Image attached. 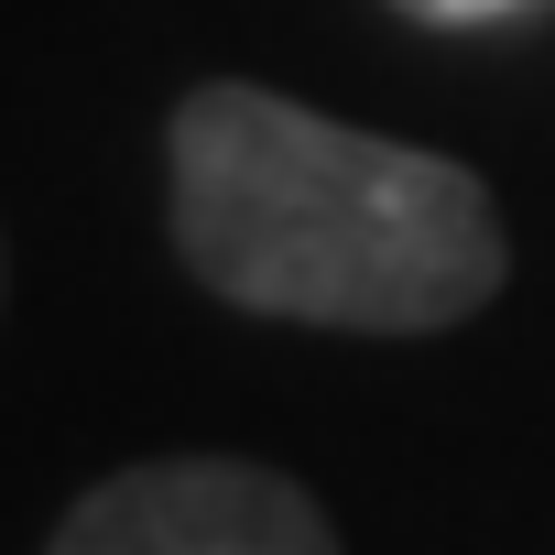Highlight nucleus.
Instances as JSON below:
<instances>
[{
	"label": "nucleus",
	"instance_id": "1",
	"mask_svg": "<svg viewBox=\"0 0 555 555\" xmlns=\"http://www.w3.org/2000/svg\"><path fill=\"white\" fill-rule=\"evenodd\" d=\"M164 218L218 306L284 327L425 338L512 284L501 207L468 164L425 142H382L250 77L175 99Z\"/></svg>",
	"mask_w": 555,
	"mask_h": 555
},
{
	"label": "nucleus",
	"instance_id": "3",
	"mask_svg": "<svg viewBox=\"0 0 555 555\" xmlns=\"http://www.w3.org/2000/svg\"><path fill=\"white\" fill-rule=\"evenodd\" d=\"M403 23H425V34H479V23H512V12H533V0H392Z\"/></svg>",
	"mask_w": 555,
	"mask_h": 555
},
{
	"label": "nucleus",
	"instance_id": "2",
	"mask_svg": "<svg viewBox=\"0 0 555 555\" xmlns=\"http://www.w3.org/2000/svg\"><path fill=\"white\" fill-rule=\"evenodd\" d=\"M44 555H338L327 512L250 457H153L99 479Z\"/></svg>",
	"mask_w": 555,
	"mask_h": 555
}]
</instances>
